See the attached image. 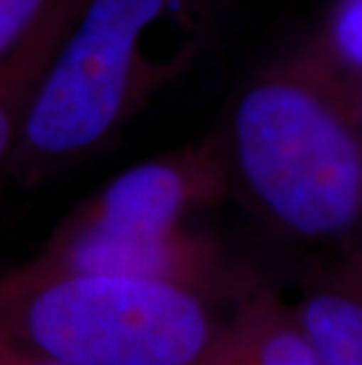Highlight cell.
Masks as SVG:
<instances>
[{
	"instance_id": "6da1fadb",
	"label": "cell",
	"mask_w": 362,
	"mask_h": 365,
	"mask_svg": "<svg viewBox=\"0 0 362 365\" xmlns=\"http://www.w3.org/2000/svg\"><path fill=\"white\" fill-rule=\"evenodd\" d=\"M217 132L230 191L268 229L306 245L362 240L356 95L304 41L243 83Z\"/></svg>"
},
{
	"instance_id": "7a4b0ae2",
	"label": "cell",
	"mask_w": 362,
	"mask_h": 365,
	"mask_svg": "<svg viewBox=\"0 0 362 365\" xmlns=\"http://www.w3.org/2000/svg\"><path fill=\"white\" fill-rule=\"evenodd\" d=\"M214 0H85L26 106L10 173L52 180L102 153L214 36Z\"/></svg>"
},
{
	"instance_id": "3957f363",
	"label": "cell",
	"mask_w": 362,
	"mask_h": 365,
	"mask_svg": "<svg viewBox=\"0 0 362 365\" xmlns=\"http://www.w3.org/2000/svg\"><path fill=\"white\" fill-rule=\"evenodd\" d=\"M217 307L156 278L33 262L0 276V323L66 365H193L221 323Z\"/></svg>"
},
{
	"instance_id": "277c9868",
	"label": "cell",
	"mask_w": 362,
	"mask_h": 365,
	"mask_svg": "<svg viewBox=\"0 0 362 365\" xmlns=\"http://www.w3.org/2000/svg\"><path fill=\"white\" fill-rule=\"evenodd\" d=\"M230 191L219 132L122 170L73 210L57 234L163 236L193 227Z\"/></svg>"
},
{
	"instance_id": "5b68a950",
	"label": "cell",
	"mask_w": 362,
	"mask_h": 365,
	"mask_svg": "<svg viewBox=\"0 0 362 365\" xmlns=\"http://www.w3.org/2000/svg\"><path fill=\"white\" fill-rule=\"evenodd\" d=\"M193 365H320L294 307L271 285L245 290Z\"/></svg>"
},
{
	"instance_id": "8992f818",
	"label": "cell",
	"mask_w": 362,
	"mask_h": 365,
	"mask_svg": "<svg viewBox=\"0 0 362 365\" xmlns=\"http://www.w3.org/2000/svg\"><path fill=\"white\" fill-rule=\"evenodd\" d=\"M292 307L320 365H362V240L313 271Z\"/></svg>"
},
{
	"instance_id": "52a82bcc",
	"label": "cell",
	"mask_w": 362,
	"mask_h": 365,
	"mask_svg": "<svg viewBox=\"0 0 362 365\" xmlns=\"http://www.w3.org/2000/svg\"><path fill=\"white\" fill-rule=\"evenodd\" d=\"M85 0H55L17 48L0 59V173L10 170L33 90Z\"/></svg>"
},
{
	"instance_id": "ba28073f",
	"label": "cell",
	"mask_w": 362,
	"mask_h": 365,
	"mask_svg": "<svg viewBox=\"0 0 362 365\" xmlns=\"http://www.w3.org/2000/svg\"><path fill=\"white\" fill-rule=\"evenodd\" d=\"M304 43L353 92L362 88V0H332Z\"/></svg>"
},
{
	"instance_id": "9c48e42d",
	"label": "cell",
	"mask_w": 362,
	"mask_h": 365,
	"mask_svg": "<svg viewBox=\"0 0 362 365\" xmlns=\"http://www.w3.org/2000/svg\"><path fill=\"white\" fill-rule=\"evenodd\" d=\"M55 0H0V59L24 41Z\"/></svg>"
},
{
	"instance_id": "30bf717a",
	"label": "cell",
	"mask_w": 362,
	"mask_h": 365,
	"mask_svg": "<svg viewBox=\"0 0 362 365\" xmlns=\"http://www.w3.org/2000/svg\"><path fill=\"white\" fill-rule=\"evenodd\" d=\"M0 365H66L52 356L28 346L0 323Z\"/></svg>"
},
{
	"instance_id": "8fae6325",
	"label": "cell",
	"mask_w": 362,
	"mask_h": 365,
	"mask_svg": "<svg viewBox=\"0 0 362 365\" xmlns=\"http://www.w3.org/2000/svg\"><path fill=\"white\" fill-rule=\"evenodd\" d=\"M353 95H356V104H358V113H360V120H362V88H358L356 92H353Z\"/></svg>"
}]
</instances>
